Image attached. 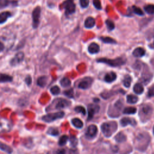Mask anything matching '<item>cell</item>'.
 <instances>
[{
	"mask_svg": "<svg viewBox=\"0 0 154 154\" xmlns=\"http://www.w3.org/2000/svg\"><path fill=\"white\" fill-rule=\"evenodd\" d=\"M95 25V19L92 17L87 18L84 22V26L87 28H92Z\"/></svg>",
	"mask_w": 154,
	"mask_h": 154,
	"instance_id": "9a60e30c",
	"label": "cell"
},
{
	"mask_svg": "<svg viewBox=\"0 0 154 154\" xmlns=\"http://www.w3.org/2000/svg\"><path fill=\"white\" fill-rule=\"evenodd\" d=\"M93 101H98H98H99V100L98 98H95V99H93Z\"/></svg>",
	"mask_w": 154,
	"mask_h": 154,
	"instance_id": "bcb514c9",
	"label": "cell"
},
{
	"mask_svg": "<svg viewBox=\"0 0 154 154\" xmlns=\"http://www.w3.org/2000/svg\"><path fill=\"white\" fill-rule=\"evenodd\" d=\"M115 140L118 143H122L126 141V137L122 132H120L115 136Z\"/></svg>",
	"mask_w": 154,
	"mask_h": 154,
	"instance_id": "603a6c76",
	"label": "cell"
},
{
	"mask_svg": "<svg viewBox=\"0 0 154 154\" xmlns=\"http://www.w3.org/2000/svg\"><path fill=\"white\" fill-rule=\"evenodd\" d=\"M143 116L145 117H149L152 113V108L149 105H143L140 108V112Z\"/></svg>",
	"mask_w": 154,
	"mask_h": 154,
	"instance_id": "30bf717a",
	"label": "cell"
},
{
	"mask_svg": "<svg viewBox=\"0 0 154 154\" xmlns=\"http://www.w3.org/2000/svg\"><path fill=\"white\" fill-rule=\"evenodd\" d=\"M92 81L91 78H85L79 83L78 87L81 89H87L90 87Z\"/></svg>",
	"mask_w": 154,
	"mask_h": 154,
	"instance_id": "8fae6325",
	"label": "cell"
},
{
	"mask_svg": "<svg viewBox=\"0 0 154 154\" xmlns=\"http://www.w3.org/2000/svg\"><path fill=\"white\" fill-rule=\"evenodd\" d=\"M50 92L51 93L54 95H57L58 94H60V88L57 86H54L53 87H52L50 89Z\"/></svg>",
	"mask_w": 154,
	"mask_h": 154,
	"instance_id": "d6a6232c",
	"label": "cell"
},
{
	"mask_svg": "<svg viewBox=\"0 0 154 154\" xmlns=\"http://www.w3.org/2000/svg\"><path fill=\"white\" fill-rule=\"evenodd\" d=\"M13 80V77L6 75L0 73V83H6V82H11Z\"/></svg>",
	"mask_w": 154,
	"mask_h": 154,
	"instance_id": "d6986e66",
	"label": "cell"
},
{
	"mask_svg": "<svg viewBox=\"0 0 154 154\" xmlns=\"http://www.w3.org/2000/svg\"><path fill=\"white\" fill-rule=\"evenodd\" d=\"M40 13H41V9H40V7L39 6L36 7L34 9L32 13L33 27L34 28H37L39 25Z\"/></svg>",
	"mask_w": 154,
	"mask_h": 154,
	"instance_id": "5b68a950",
	"label": "cell"
},
{
	"mask_svg": "<svg viewBox=\"0 0 154 154\" xmlns=\"http://www.w3.org/2000/svg\"><path fill=\"white\" fill-rule=\"evenodd\" d=\"M75 111L77 113H81L83 114V115H85L86 112L85 108L82 106H77L75 108Z\"/></svg>",
	"mask_w": 154,
	"mask_h": 154,
	"instance_id": "e575fe53",
	"label": "cell"
},
{
	"mask_svg": "<svg viewBox=\"0 0 154 154\" xmlns=\"http://www.w3.org/2000/svg\"><path fill=\"white\" fill-rule=\"evenodd\" d=\"M145 12L149 15H154V5L149 4L144 7Z\"/></svg>",
	"mask_w": 154,
	"mask_h": 154,
	"instance_id": "4316f807",
	"label": "cell"
},
{
	"mask_svg": "<svg viewBox=\"0 0 154 154\" xmlns=\"http://www.w3.org/2000/svg\"><path fill=\"white\" fill-rule=\"evenodd\" d=\"M72 123L73 125L76 128H81L83 126V122L78 118H74L72 120Z\"/></svg>",
	"mask_w": 154,
	"mask_h": 154,
	"instance_id": "44dd1931",
	"label": "cell"
},
{
	"mask_svg": "<svg viewBox=\"0 0 154 154\" xmlns=\"http://www.w3.org/2000/svg\"><path fill=\"white\" fill-rule=\"evenodd\" d=\"M81 6L83 8H86L89 4V0H80Z\"/></svg>",
	"mask_w": 154,
	"mask_h": 154,
	"instance_id": "ab89813d",
	"label": "cell"
},
{
	"mask_svg": "<svg viewBox=\"0 0 154 154\" xmlns=\"http://www.w3.org/2000/svg\"><path fill=\"white\" fill-rule=\"evenodd\" d=\"M64 116V113L63 111H59L54 113L48 114L42 117V120L46 122L50 123L57 119H61Z\"/></svg>",
	"mask_w": 154,
	"mask_h": 154,
	"instance_id": "3957f363",
	"label": "cell"
},
{
	"mask_svg": "<svg viewBox=\"0 0 154 154\" xmlns=\"http://www.w3.org/2000/svg\"><path fill=\"white\" fill-rule=\"evenodd\" d=\"M88 120H91L93 116L99 111V106L97 104H92L88 105Z\"/></svg>",
	"mask_w": 154,
	"mask_h": 154,
	"instance_id": "52a82bcc",
	"label": "cell"
},
{
	"mask_svg": "<svg viewBox=\"0 0 154 154\" xmlns=\"http://www.w3.org/2000/svg\"><path fill=\"white\" fill-rule=\"evenodd\" d=\"M153 134H154V126H153Z\"/></svg>",
	"mask_w": 154,
	"mask_h": 154,
	"instance_id": "c3c4849f",
	"label": "cell"
},
{
	"mask_svg": "<svg viewBox=\"0 0 154 154\" xmlns=\"http://www.w3.org/2000/svg\"><path fill=\"white\" fill-rule=\"evenodd\" d=\"M88 51L90 54H96L99 51V46L96 43H92L88 48Z\"/></svg>",
	"mask_w": 154,
	"mask_h": 154,
	"instance_id": "5bb4252c",
	"label": "cell"
},
{
	"mask_svg": "<svg viewBox=\"0 0 154 154\" xmlns=\"http://www.w3.org/2000/svg\"><path fill=\"white\" fill-rule=\"evenodd\" d=\"M154 96V88L153 87H151L149 89V92H148V96L149 97H151Z\"/></svg>",
	"mask_w": 154,
	"mask_h": 154,
	"instance_id": "7bdbcfd3",
	"label": "cell"
},
{
	"mask_svg": "<svg viewBox=\"0 0 154 154\" xmlns=\"http://www.w3.org/2000/svg\"><path fill=\"white\" fill-rule=\"evenodd\" d=\"M10 2L9 0H0V8H4L9 5Z\"/></svg>",
	"mask_w": 154,
	"mask_h": 154,
	"instance_id": "8d00e7d4",
	"label": "cell"
},
{
	"mask_svg": "<svg viewBox=\"0 0 154 154\" xmlns=\"http://www.w3.org/2000/svg\"><path fill=\"white\" fill-rule=\"evenodd\" d=\"M64 95L69 98L73 97V91L72 89H69L64 92Z\"/></svg>",
	"mask_w": 154,
	"mask_h": 154,
	"instance_id": "f35d334b",
	"label": "cell"
},
{
	"mask_svg": "<svg viewBox=\"0 0 154 154\" xmlns=\"http://www.w3.org/2000/svg\"><path fill=\"white\" fill-rule=\"evenodd\" d=\"M70 145L72 147H75L77 144H78V140H77V138L74 136L70 137Z\"/></svg>",
	"mask_w": 154,
	"mask_h": 154,
	"instance_id": "d590c367",
	"label": "cell"
},
{
	"mask_svg": "<svg viewBox=\"0 0 154 154\" xmlns=\"http://www.w3.org/2000/svg\"><path fill=\"white\" fill-rule=\"evenodd\" d=\"M63 8L65 9V13L66 15H70L75 12V4H74L73 0H66L62 4Z\"/></svg>",
	"mask_w": 154,
	"mask_h": 154,
	"instance_id": "277c9868",
	"label": "cell"
},
{
	"mask_svg": "<svg viewBox=\"0 0 154 154\" xmlns=\"http://www.w3.org/2000/svg\"><path fill=\"white\" fill-rule=\"evenodd\" d=\"M123 112L126 114H134L137 112V109L135 107H126L124 109Z\"/></svg>",
	"mask_w": 154,
	"mask_h": 154,
	"instance_id": "484cf974",
	"label": "cell"
},
{
	"mask_svg": "<svg viewBox=\"0 0 154 154\" xmlns=\"http://www.w3.org/2000/svg\"><path fill=\"white\" fill-rule=\"evenodd\" d=\"M116 79V74L113 72H111L108 73H107L104 77V80L107 83H111Z\"/></svg>",
	"mask_w": 154,
	"mask_h": 154,
	"instance_id": "4fadbf2b",
	"label": "cell"
},
{
	"mask_svg": "<svg viewBox=\"0 0 154 154\" xmlns=\"http://www.w3.org/2000/svg\"><path fill=\"white\" fill-rule=\"evenodd\" d=\"M54 154H66V150L64 149H60L55 151Z\"/></svg>",
	"mask_w": 154,
	"mask_h": 154,
	"instance_id": "60d3db41",
	"label": "cell"
},
{
	"mask_svg": "<svg viewBox=\"0 0 154 154\" xmlns=\"http://www.w3.org/2000/svg\"><path fill=\"white\" fill-rule=\"evenodd\" d=\"M134 92L137 95L141 94L144 92L143 86L140 83L135 84L134 86Z\"/></svg>",
	"mask_w": 154,
	"mask_h": 154,
	"instance_id": "7402d4cb",
	"label": "cell"
},
{
	"mask_svg": "<svg viewBox=\"0 0 154 154\" xmlns=\"http://www.w3.org/2000/svg\"><path fill=\"white\" fill-rule=\"evenodd\" d=\"M4 45L3 43L0 42V52H1L4 51Z\"/></svg>",
	"mask_w": 154,
	"mask_h": 154,
	"instance_id": "ee69618b",
	"label": "cell"
},
{
	"mask_svg": "<svg viewBox=\"0 0 154 154\" xmlns=\"http://www.w3.org/2000/svg\"><path fill=\"white\" fill-rule=\"evenodd\" d=\"M132 10L134 12V13H135L136 15H138L139 16H143L144 15L143 11L141 10V9L138 7H136L135 6H132Z\"/></svg>",
	"mask_w": 154,
	"mask_h": 154,
	"instance_id": "836d02e7",
	"label": "cell"
},
{
	"mask_svg": "<svg viewBox=\"0 0 154 154\" xmlns=\"http://www.w3.org/2000/svg\"><path fill=\"white\" fill-rule=\"evenodd\" d=\"M11 16V13L9 12H4L0 13V24L6 22L7 19Z\"/></svg>",
	"mask_w": 154,
	"mask_h": 154,
	"instance_id": "ac0fdd59",
	"label": "cell"
},
{
	"mask_svg": "<svg viewBox=\"0 0 154 154\" xmlns=\"http://www.w3.org/2000/svg\"><path fill=\"white\" fill-rule=\"evenodd\" d=\"M53 103L55 104V109H61V108H64L67 107H69L70 105V102L69 101L62 99V98H58L55 99Z\"/></svg>",
	"mask_w": 154,
	"mask_h": 154,
	"instance_id": "8992f818",
	"label": "cell"
},
{
	"mask_svg": "<svg viewBox=\"0 0 154 154\" xmlns=\"http://www.w3.org/2000/svg\"><path fill=\"white\" fill-rule=\"evenodd\" d=\"M131 81H132L131 77L128 75H126L124 77V79H123V84H124L125 87H126V88L129 87L130 86H131Z\"/></svg>",
	"mask_w": 154,
	"mask_h": 154,
	"instance_id": "d4e9b609",
	"label": "cell"
},
{
	"mask_svg": "<svg viewBox=\"0 0 154 154\" xmlns=\"http://www.w3.org/2000/svg\"><path fill=\"white\" fill-rule=\"evenodd\" d=\"M68 140V137L67 135H63L61 136L60 139H59V141H58V144L59 146H63L64 145H65L67 143Z\"/></svg>",
	"mask_w": 154,
	"mask_h": 154,
	"instance_id": "f546056e",
	"label": "cell"
},
{
	"mask_svg": "<svg viewBox=\"0 0 154 154\" xmlns=\"http://www.w3.org/2000/svg\"><path fill=\"white\" fill-rule=\"evenodd\" d=\"M75 152H78V150H77L76 149L71 150L70 152V154H75Z\"/></svg>",
	"mask_w": 154,
	"mask_h": 154,
	"instance_id": "f6af8a7d",
	"label": "cell"
},
{
	"mask_svg": "<svg viewBox=\"0 0 154 154\" xmlns=\"http://www.w3.org/2000/svg\"><path fill=\"white\" fill-rule=\"evenodd\" d=\"M60 84L62 87H67L70 86L71 84V81L70 80L67 78H63L61 81H60Z\"/></svg>",
	"mask_w": 154,
	"mask_h": 154,
	"instance_id": "83f0119b",
	"label": "cell"
},
{
	"mask_svg": "<svg viewBox=\"0 0 154 154\" xmlns=\"http://www.w3.org/2000/svg\"><path fill=\"white\" fill-rule=\"evenodd\" d=\"M97 132H98V128L96 126L94 125H91L88 127L86 133V135L87 138H93L96 135Z\"/></svg>",
	"mask_w": 154,
	"mask_h": 154,
	"instance_id": "9c48e42d",
	"label": "cell"
},
{
	"mask_svg": "<svg viewBox=\"0 0 154 154\" xmlns=\"http://www.w3.org/2000/svg\"><path fill=\"white\" fill-rule=\"evenodd\" d=\"M100 39L102 42H104V43H116V40H114V39H113L111 37H101Z\"/></svg>",
	"mask_w": 154,
	"mask_h": 154,
	"instance_id": "1f68e13d",
	"label": "cell"
},
{
	"mask_svg": "<svg viewBox=\"0 0 154 154\" xmlns=\"http://www.w3.org/2000/svg\"><path fill=\"white\" fill-rule=\"evenodd\" d=\"M47 134H49L51 135H53V136H57L59 134V131L58 129L57 128H52L51 127L50 128H49V129L47 131Z\"/></svg>",
	"mask_w": 154,
	"mask_h": 154,
	"instance_id": "f1b7e54d",
	"label": "cell"
},
{
	"mask_svg": "<svg viewBox=\"0 0 154 154\" xmlns=\"http://www.w3.org/2000/svg\"><path fill=\"white\" fill-rule=\"evenodd\" d=\"M48 81V77L46 76H42L37 79V84L39 86L43 87L46 85Z\"/></svg>",
	"mask_w": 154,
	"mask_h": 154,
	"instance_id": "ffe728a7",
	"label": "cell"
},
{
	"mask_svg": "<svg viewBox=\"0 0 154 154\" xmlns=\"http://www.w3.org/2000/svg\"><path fill=\"white\" fill-rule=\"evenodd\" d=\"M25 81L27 84V85H28V86L30 85L31 84V82H32V79L31 78V76H28L27 78H25Z\"/></svg>",
	"mask_w": 154,
	"mask_h": 154,
	"instance_id": "b9f144b4",
	"label": "cell"
},
{
	"mask_svg": "<svg viewBox=\"0 0 154 154\" xmlns=\"http://www.w3.org/2000/svg\"><path fill=\"white\" fill-rule=\"evenodd\" d=\"M152 48H154V40H153V43H152Z\"/></svg>",
	"mask_w": 154,
	"mask_h": 154,
	"instance_id": "7dc6e473",
	"label": "cell"
},
{
	"mask_svg": "<svg viewBox=\"0 0 154 154\" xmlns=\"http://www.w3.org/2000/svg\"><path fill=\"white\" fill-rule=\"evenodd\" d=\"M98 62L99 63H104L107 64H108L110 66L113 67H117L122 66L126 62L125 60H124L123 58H117L114 60H110V59H107V58H100L97 60Z\"/></svg>",
	"mask_w": 154,
	"mask_h": 154,
	"instance_id": "7a4b0ae2",
	"label": "cell"
},
{
	"mask_svg": "<svg viewBox=\"0 0 154 154\" xmlns=\"http://www.w3.org/2000/svg\"><path fill=\"white\" fill-rule=\"evenodd\" d=\"M120 124L123 126H126L128 125H136V122L134 119H131L130 117H123L120 120Z\"/></svg>",
	"mask_w": 154,
	"mask_h": 154,
	"instance_id": "7c38bea8",
	"label": "cell"
},
{
	"mask_svg": "<svg viewBox=\"0 0 154 154\" xmlns=\"http://www.w3.org/2000/svg\"><path fill=\"white\" fill-rule=\"evenodd\" d=\"M93 3L94 6L95 7L96 9L98 10H101L102 9V6H101V3L100 0H93Z\"/></svg>",
	"mask_w": 154,
	"mask_h": 154,
	"instance_id": "74e56055",
	"label": "cell"
},
{
	"mask_svg": "<svg viewBox=\"0 0 154 154\" xmlns=\"http://www.w3.org/2000/svg\"><path fill=\"white\" fill-rule=\"evenodd\" d=\"M126 101L131 104H134L138 101V98L133 95H129L126 97Z\"/></svg>",
	"mask_w": 154,
	"mask_h": 154,
	"instance_id": "cb8c5ba5",
	"label": "cell"
},
{
	"mask_svg": "<svg viewBox=\"0 0 154 154\" xmlns=\"http://www.w3.org/2000/svg\"><path fill=\"white\" fill-rule=\"evenodd\" d=\"M117 125L116 122H110L103 123L101 126V130L104 136L110 137L117 130Z\"/></svg>",
	"mask_w": 154,
	"mask_h": 154,
	"instance_id": "6da1fadb",
	"label": "cell"
},
{
	"mask_svg": "<svg viewBox=\"0 0 154 154\" xmlns=\"http://www.w3.org/2000/svg\"><path fill=\"white\" fill-rule=\"evenodd\" d=\"M132 54L135 57H141L144 55L145 50L143 48L138 47L134 50Z\"/></svg>",
	"mask_w": 154,
	"mask_h": 154,
	"instance_id": "2e32d148",
	"label": "cell"
},
{
	"mask_svg": "<svg viewBox=\"0 0 154 154\" xmlns=\"http://www.w3.org/2000/svg\"><path fill=\"white\" fill-rule=\"evenodd\" d=\"M105 24H106L107 27L109 31H112L114 30L115 25H114V22L112 21H111L110 19H107L105 21Z\"/></svg>",
	"mask_w": 154,
	"mask_h": 154,
	"instance_id": "4dcf8cb0",
	"label": "cell"
},
{
	"mask_svg": "<svg viewBox=\"0 0 154 154\" xmlns=\"http://www.w3.org/2000/svg\"><path fill=\"white\" fill-rule=\"evenodd\" d=\"M24 58V54L22 52H19L17 53L15 56L10 61V64L13 66H16L21 63Z\"/></svg>",
	"mask_w": 154,
	"mask_h": 154,
	"instance_id": "ba28073f",
	"label": "cell"
},
{
	"mask_svg": "<svg viewBox=\"0 0 154 154\" xmlns=\"http://www.w3.org/2000/svg\"><path fill=\"white\" fill-rule=\"evenodd\" d=\"M0 149L7 153L8 154H11L13 152V149L10 146L3 143L1 141H0Z\"/></svg>",
	"mask_w": 154,
	"mask_h": 154,
	"instance_id": "e0dca14e",
	"label": "cell"
}]
</instances>
